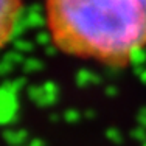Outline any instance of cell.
I'll use <instances>...</instances> for the list:
<instances>
[{"label":"cell","instance_id":"1","mask_svg":"<svg viewBox=\"0 0 146 146\" xmlns=\"http://www.w3.org/2000/svg\"><path fill=\"white\" fill-rule=\"evenodd\" d=\"M45 23L61 53L124 67L146 48V0H44Z\"/></svg>","mask_w":146,"mask_h":146},{"label":"cell","instance_id":"2","mask_svg":"<svg viewBox=\"0 0 146 146\" xmlns=\"http://www.w3.org/2000/svg\"><path fill=\"white\" fill-rule=\"evenodd\" d=\"M22 8V0H2V45H6L9 37L13 36L16 23L19 20V13Z\"/></svg>","mask_w":146,"mask_h":146}]
</instances>
